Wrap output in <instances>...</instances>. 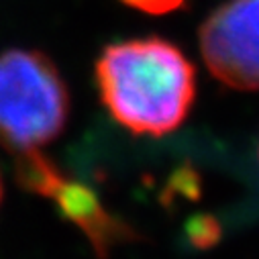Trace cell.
<instances>
[{"label": "cell", "instance_id": "obj_5", "mask_svg": "<svg viewBox=\"0 0 259 259\" xmlns=\"http://www.w3.org/2000/svg\"><path fill=\"white\" fill-rule=\"evenodd\" d=\"M0 198H3V182H0Z\"/></svg>", "mask_w": 259, "mask_h": 259}, {"label": "cell", "instance_id": "obj_1", "mask_svg": "<svg viewBox=\"0 0 259 259\" xmlns=\"http://www.w3.org/2000/svg\"><path fill=\"white\" fill-rule=\"evenodd\" d=\"M96 82L110 116L137 135L176 131L196 96L194 66L163 39L108 45L96 61Z\"/></svg>", "mask_w": 259, "mask_h": 259}, {"label": "cell", "instance_id": "obj_3", "mask_svg": "<svg viewBox=\"0 0 259 259\" xmlns=\"http://www.w3.org/2000/svg\"><path fill=\"white\" fill-rule=\"evenodd\" d=\"M200 53L229 88L259 90V0H227L200 27Z\"/></svg>", "mask_w": 259, "mask_h": 259}, {"label": "cell", "instance_id": "obj_2", "mask_svg": "<svg viewBox=\"0 0 259 259\" xmlns=\"http://www.w3.org/2000/svg\"><path fill=\"white\" fill-rule=\"evenodd\" d=\"M68 116V86L47 55L33 49L0 53V143L17 163L41 155Z\"/></svg>", "mask_w": 259, "mask_h": 259}, {"label": "cell", "instance_id": "obj_4", "mask_svg": "<svg viewBox=\"0 0 259 259\" xmlns=\"http://www.w3.org/2000/svg\"><path fill=\"white\" fill-rule=\"evenodd\" d=\"M126 7L149 13V15H165L184 5V0H120Z\"/></svg>", "mask_w": 259, "mask_h": 259}]
</instances>
